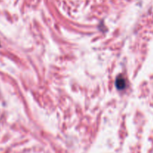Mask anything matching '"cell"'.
<instances>
[{
  "label": "cell",
  "mask_w": 153,
  "mask_h": 153,
  "mask_svg": "<svg viewBox=\"0 0 153 153\" xmlns=\"http://www.w3.org/2000/svg\"><path fill=\"white\" fill-rule=\"evenodd\" d=\"M117 88L119 89H123V88L125 87V81L123 79H118L117 82Z\"/></svg>",
  "instance_id": "cell-1"
}]
</instances>
